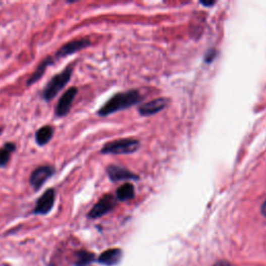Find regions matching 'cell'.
I'll return each instance as SVG.
<instances>
[{"label": "cell", "mask_w": 266, "mask_h": 266, "mask_svg": "<svg viewBox=\"0 0 266 266\" xmlns=\"http://www.w3.org/2000/svg\"><path fill=\"white\" fill-rule=\"evenodd\" d=\"M91 46V41L88 39H76L73 41H70L69 43L64 44L56 53V60L64 59L69 56H72L76 52H79L82 49H85Z\"/></svg>", "instance_id": "obj_8"}, {"label": "cell", "mask_w": 266, "mask_h": 266, "mask_svg": "<svg viewBox=\"0 0 266 266\" xmlns=\"http://www.w3.org/2000/svg\"><path fill=\"white\" fill-rule=\"evenodd\" d=\"M72 74H73V67L71 66L65 68L62 72L56 74L48 81V83L44 87L42 98L46 102H49L55 99L58 96V94L62 90H64L65 86L69 83L71 77H72Z\"/></svg>", "instance_id": "obj_2"}, {"label": "cell", "mask_w": 266, "mask_h": 266, "mask_svg": "<svg viewBox=\"0 0 266 266\" xmlns=\"http://www.w3.org/2000/svg\"><path fill=\"white\" fill-rule=\"evenodd\" d=\"M122 258V251L120 249H110L103 252L99 258L98 262L103 265H115L120 262Z\"/></svg>", "instance_id": "obj_12"}, {"label": "cell", "mask_w": 266, "mask_h": 266, "mask_svg": "<svg viewBox=\"0 0 266 266\" xmlns=\"http://www.w3.org/2000/svg\"><path fill=\"white\" fill-rule=\"evenodd\" d=\"M57 192L55 188H48L44 191L42 196L37 200L32 210V214L35 216H46L52 210L56 204Z\"/></svg>", "instance_id": "obj_5"}, {"label": "cell", "mask_w": 266, "mask_h": 266, "mask_svg": "<svg viewBox=\"0 0 266 266\" xmlns=\"http://www.w3.org/2000/svg\"><path fill=\"white\" fill-rule=\"evenodd\" d=\"M95 260V255L93 253L86 251H79L76 253V266H87L88 264L93 263Z\"/></svg>", "instance_id": "obj_16"}, {"label": "cell", "mask_w": 266, "mask_h": 266, "mask_svg": "<svg viewBox=\"0 0 266 266\" xmlns=\"http://www.w3.org/2000/svg\"><path fill=\"white\" fill-rule=\"evenodd\" d=\"M55 174H56L55 167L41 166L32 171L29 177V183L34 191H39Z\"/></svg>", "instance_id": "obj_4"}, {"label": "cell", "mask_w": 266, "mask_h": 266, "mask_svg": "<svg viewBox=\"0 0 266 266\" xmlns=\"http://www.w3.org/2000/svg\"><path fill=\"white\" fill-rule=\"evenodd\" d=\"M117 199L119 201H127L134 198V186L131 183L123 184L117 189Z\"/></svg>", "instance_id": "obj_15"}, {"label": "cell", "mask_w": 266, "mask_h": 266, "mask_svg": "<svg viewBox=\"0 0 266 266\" xmlns=\"http://www.w3.org/2000/svg\"><path fill=\"white\" fill-rule=\"evenodd\" d=\"M168 104H169V101L166 98H158V99L152 100L140 106L139 114L141 116H146V117L155 115L159 112H162L163 110H165L168 106Z\"/></svg>", "instance_id": "obj_10"}, {"label": "cell", "mask_w": 266, "mask_h": 266, "mask_svg": "<svg viewBox=\"0 0 266 266\" xmlns=\"http://www.w3.org/2000/svg\"><path fill=\"white\" fill-rule=\"evenodd\" d=\"M77 93H78V88L75 86H71L63 94L56 108L55 114L57 118H64L70 113Z\"/></svg>", "instance_id": "obj_7"}, {"label": "cell", "mask_w": 266, "mask_h": 266, "mask_svg": "<svg viewBox=\"0 0 266 266\" xmlns=\"http://www.w3.org/2000/svg\"><path fill=\"white\" fill-rule=\"evenodd\" d=\"M201 4L204 5V6H208V7H212V6L215 5V3H204V2H202Z\"/></svg>", "instance_id": "obj_19"}, {"label": "cell", "mask_w": 266, "mask_h": 266, "mask_svg": "<svg viewBox=\"0 0 266 266\" xmlns=\"http://www.w3.org/2000/svg\"><path fill=\"white\" fill-rule=\"evenodd\" d=\"M55 61H56V59H55V58H52V57H47L46 59H44V60L41 62V64L38 66V68L35 69L34 72L30 75V77L27 79V81H26V85H27V86H30V85L34 84L37 81H39V80L43 77V75L45 74L47 68H48L49 66H51V65L55 64Z\"/></svg>", "instance_id": "obj_11"}, {"label": "cell", "mask_w": 266, "mask_h": 266, "mask_svg": "<svg viewBox=\"0 0 266 266\" xmlns=\"http://www.w3.org/2000/svg\"><path fill=\"white\" fill-rule=\"evenodd\" d=\"M141 100V96L138 91L131 90L124 93H118L106 102L98 111L99 117H108L117 112L131 108Z\"/></svg>", "instance_id": "obj_1"}, {"label": "cell", "mask_w": 266, "mask_h": 266, "mask_svg": "<svg viewBox=\"0 0 266 266\" xmlns=\"http://www.w3.org/2000/svg\"><path fill=\"white\" fill-rule=\"evenodd\" d=\"M16 151L14 143H7L0 148V168H5L9 164L12 154Z\"/></svg>", "instance_id": "obj_14"}, {"label": "cell", "mask_w": 266, "mask_h": 266, "mask_svg": "<svg viewBox=\"0 0 266 266\" xmlns=\"http://www.w3.org/2000/svg\"><path fill=\"white\" fill-rule=\"evenodd\" d=\"M139 149V141L133 138H122L105 144L101 149L102 154H131Z\"/></svg>", "instance_id": "obj_3"}, {"label": "cell", "mask_w": 266, "mask_h": 266, "mask_svg": "<svg viewBox=\"0 0 266 266\" xmlns=\"http://www.w3.org/2000/svg\"><path fill=\"white\" fill-rule=\"evenodd\" d=\"M261 212H262V215L266 218V201L263 203V205L261 207Z\"/></svg>", "instance_id": "obj_18"}, {"label": "cell", "mask_w": 266, "mask_h": 266, "mask_svg": "<svg viewBox=\"0 0 266 266\" xmlns=\"http://www.w3.org/2000/svg\"><path fill=\"white\" fill-rule=\"evenodd\" d=\"M117 204V200L112 194H105L103 196L98 203L90 210V212L87 214L88 219H99L105 215H108L109 212H111Z\"/></svg>", "instance_id": "obj_6"}, {"label": "cell", "mask_w": 266, "mask_h": 266, "mask_svg": "<svg viewBox=\"0 0 266 266\" xmlns=\"http://www.w3.org/2000/svg\"><path fill=\"white\" fill-rule=\"evenodd\" d=\"M214 266H230V263H228L227 261H219Z\"/></svg>", "instance_id": "obj_17"}, {"label": "cell", "mask_w": 266, "mask_h": 266, "mask_svg": "<svg viewBox=\"0 0 266 266\" xmlns=\"http://www.w3.org/2000/svg\"><path fill=\"white\" fill-rule=\"evenodd\" d=\"M106 172H108L110 179L113 182L138 179V177L135 174H133L132 172L128 171L125 168L118 167V166H110L108 169H106Z\"/></svg>", "instance_id": "obj_9"}, {"label": "cell", "mask_w": 266, "mask_h": 266, "mask_svg": "<svg viewBox=\"0 0 266 266\" xmlns=\"http://www.w3.org/2000/svg\"><path fill=\"white\" fill-rule=\"evenodd\" d=\"M53 134H55V129H53V127L50 125H46L35 132L34 135L35 143H37L40 147L46 146L52 139Z\"/></svg>", "instance_id": "obj_13"}]
</instances>
